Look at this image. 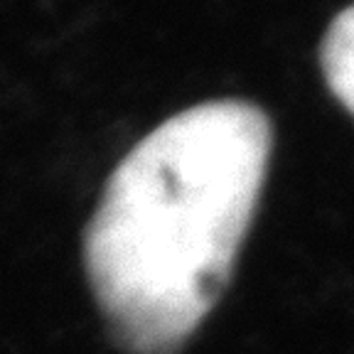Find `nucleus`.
Instances as JSON below:
<instances>
[{"label": "nucleus", "mask_w": 354, "mask_h": 354, "mask_svg": "<svg viewBox=\"0 0 354 354\" xmlns=\"http://www.w3.org/2000/svg\"><path fill=\"white\" fill-rule=\"evenodd\" d=\"M271 155V123L243 101L167 118L111 175L86 229L88 281L116 342L175 354L221 298Z\"/></svg>", "instance_id": "obj_1"}, {"label": "nucleus", "mask_w": 354, "mask_h": 354, "mask_svg": "<svg viewBox=\"0 0 354 354\" xmlns=\"http://www.w3.org/2000/svg\"><path fill=\"white\" fill-rule=\"evenodd\" d=\"M327 86L354 116V6L332 20L320 47Z\"/></svg>", "instance_id": "obj_2"}]
</instances>
